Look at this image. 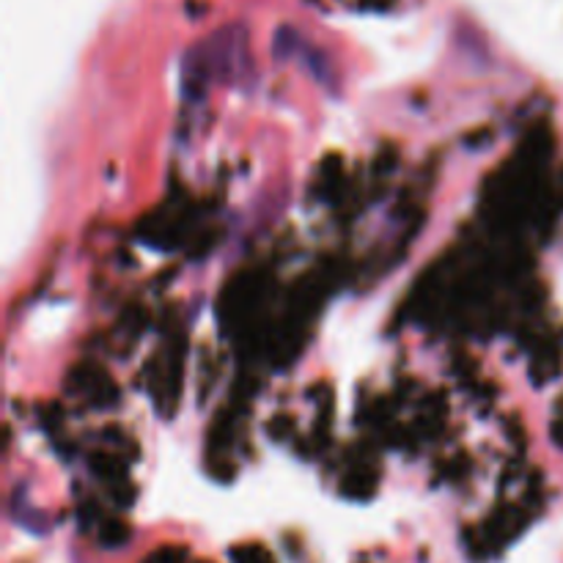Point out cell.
<instances>
[{
  "label": "cell",
  "mask_w": 563,
  "mask_h": 563,
  "mask_svg": "<svg viewBox=\"0 0 563 563\" xmlns=\"http://www.w3.org/2000/svg\"><path fill=\"white\" fill-rule=\"evenodd\" d=\"M196 66L223 82L245 80L247 71H251V49H247L245 27L229 25L214 33L203 47H198Z\"/></svg>",
  "instance_id": "6da1fadb"
}]
</instances>
